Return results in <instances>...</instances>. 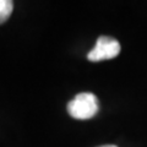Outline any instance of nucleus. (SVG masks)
I'll return each mask as SVG.
<instances>
[{
	"label": "nucleus",
	"instance_id": "obj_3",
	"mask_svg": "<svg viewBox=\"0 0 147 147\" xmlns=\"http://www.w3.org/2000/svg\"><path fill=\"white\" fill-rule=\"evenodd\" d=\"M13 9V3L11 0H0V25L4 24L10 17Z\"/></svg>",
	"mask_w": 147,
	"mask_h": 147
},
{
	"label": "nucleus",
	"instance_id": "obj_2",
	"mask_svg": "<svg viewBox=\"0 0 147 147\" xmlns=\"http://www.w3.org/2000/svg\"><path fill=\"white\" fill-rule=\"evenodd\" d=\"M120 53V44L117 39L108 36H100L96 42L94 48L87 54V59L92 63L113 59Z\"/></svg>",
	"mask_w": 147,
	"mask_h": 147
},
{
	"label": "nucleus",
	"instance_id": "obj_4",
	"mask_svg": "<svg viewBox=\"0 0 147 147\" xmlns=\"http://www.w3.org/2000/svg\"><path fill=\"white\" fill-rule=\"evenodd\" d=\"M99 147H118L115 145H104V146H99Z\"/></svg>",
	"mask_w": 147,
	"mask_h": 147
},
{
	"label": "nucleus",
	"instance_id": "obj_1",
	"mask_svg": "<svg viewBox=\"0 0 147 147\" xmlns=\"http://www.w3.org/2000/svg\"><path fill=\"white\" fill-rule=\"evenodd\" d=\"M99 110V102L97 97L91 92L79 93L67 103L69 114L79 120H87L93 118Z\"/></svg>",
	"mask_w": 147,
	"mask_h": 147
}]
</instances>
